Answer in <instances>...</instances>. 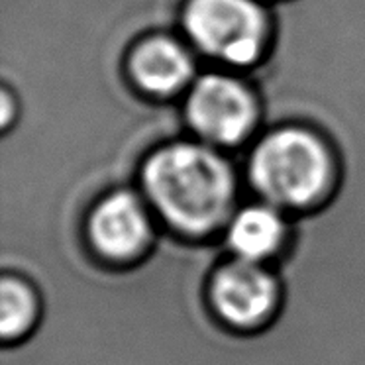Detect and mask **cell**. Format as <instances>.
<instances>
[{
    "instance_id": "1",
    "label": "cell",
    "mask_w": 365,
    "mask_h": 365,
    "mask_svg": "<svg viewBox=\"0 0 365 365\" xmlns=\"http://www.w3.org/2000/svg\"><path fill=\"white\" fill-rule=\"evenodd\" d=\"M143 182L159 215L187 236L210 234L230 215V169L200 145L177 143L158 151L145 163Z\"/></svg>"
},
{
    "instance_id": "2",
    "label": "cell",
    "mask_w": 365,
    "mask_h": 365,
    "mask_svg": "<svg viewBox=\"0 0 365 365\" xmlns=\"http://www.w3.org/2000/svg\"><path fill=\"white\" fill-rule=\"evenodd\" d=\"M330 159L322 143L301 130L265 138L252 159V181L263 197L283 207H307L326 191Z\"/></svg>"
},
{
    "instance_id": "3",
    "label": "cell",
    "mask_w": 365,
    "mask_h": 365,
    "mask_svg": "<svg viewBox=\"0 0 365 365\" xmlns=\"http://www.w3.org/2000/svg\"><path fill=\"white\" fill-rule=\"evenodd\" d=\"M185 26L199 48L236 65L252 63L265 40V16L252 0H191Z\"/></svg>"
},
{
    "instance_id": "4",
    "label": "cell",
    "mask_w": 365,
    "mask_h": 365,
    "mask_svg": "<svg viewBox=\"0 0 365 365\" xmlns=\"http://www.w3.org/2000/svg\"><path fill=\"white\" fill-rule=\"evenodd\" d=\"M277 279L263 263L234 259L216 271L210 283V304L224 324L255 330L267 324L279 307Z\"/></svg>"
},
{
    "instance_id": "5",
    "label": "cell",
    "mask_w": 365,
    "mask_h": 365,
    "mask_svg": "<svg viewBox=\"0 0 365 365\" xmlns=\"http://www.w3.org/2000/svg\"><path fill=\"white\" fill-rule=\"evenodd\" d=\"M187 114L202 138L218 143H236L252 128L254 101L234 79L208 75L192 88Z\"/></svg>"
},
{
    "instance_id": "6",
    "label": "cell",
    "mask_w": 365,
    "mask_h": 365,
    "mask_svg": "<svg viewBox=\"0 0 365 365\" xmlns=\"http://www.w3.org/2000/svg\"><path fill=\"white\" fill-rule=\"evenodd\" d=\"M88 238L101 257L112 263H130L150 246V218L134 195L114 192L93 210Z\"/></svg>"
},
{
    "instance_id": "7",
    "label": "cell",
    "mask_w": 365,
    "mask_h": 365,
    "mask_svg": "<svg viewBox=\"0 0 365 365\" xmlns=\"http://www.w3.org/2000/svg\"><path fill=\"white\" fill-rule=\"evenodd\" d=\"M135 81L150 93L167 95L181 88L191 77L192 65L185 49L171 40H150L132 57Z\"/></svg>"
},
{
    "instance_id": "8",
    "label": "cell",
    "mask_w": 365,
    "mask_h": 365,
    "mask_svg": "<svg viewBox=\"0 0 365 365\" xmlns=\"http://www.w3.org/2000/svg\"><path fill=\"white\" fill-rule=\"evenodd\" d=\"M285 240V224L267 207H250L232 218L228 244L238 259L263 263L277 254Z\"/></svg>"
},
{
    "instance_id": "9",
    "label": "cell",
    "mask_w": 365,
    "mask_h": 365,
    "mask_svg": "<svg viewBox=\"0 0 365 365\" xmlns=\"http://www.w3.org/2000/svg\"><path fill=\"white\" fill-rule=\"evenodd\" d=\"M40 318V301L30 283L20 277H4L0 285V332L4 341H18Z\"/></svg>"
}]
</instances>
